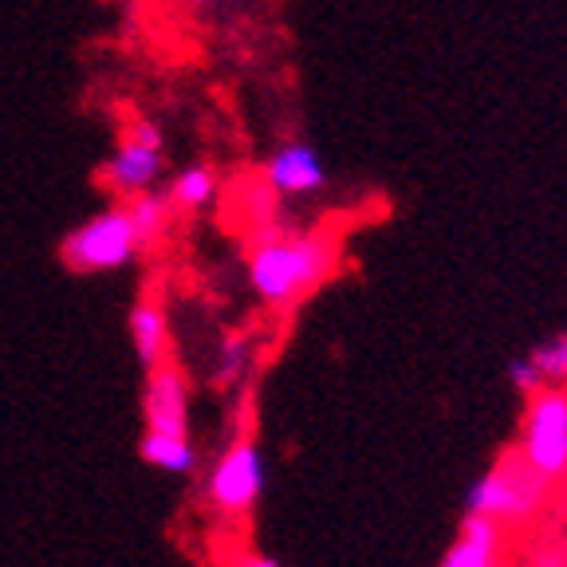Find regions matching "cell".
<instances>
[{"mask_svg": "<svg viewBox=\"0 0 567 567\" xmlns=\"http://www.w3.org/2000/svg\"><path fill=\"white\" fill-rule=\"evenodd\" d=\"M508 382H513L524 399H528V394H536V390L544 386V374H540V367H536V359H532V354H520V359H513V363H508Z\"/></svg>", "mask_w": 567, "mask_h": 567, "instance_id": "obj_17", "label": "cell"}, {"mask_svg": "<svg viewBox=\"0 0 567 567\" xmlns=\"http://www.w3.org/2000/svg\"><path fill=\"white\" fill-rule=\"evenodd\" d=\"M134 252H138V237L126 217V205L95 213L60 240V260L71 272H115L131 265Z\"/></svg>", "mask_w": 567, "mask_h": 567, "instance_id": "obj_3", "label": "cell"}, {"mask_svg": "<svg viewBox=\"0 0 567 567\" xmlns=\"http://www.w3.org/2000/svg\"><path fill=\"white\" fill-rule=\"evenodd\" d=\"M536 367L544 374V386H567V336L544 339L536 351H532Z\"/></svg>", "mask_w": 567, "mask_h": 567, "instance_id": "obj_15", "label": "cell"}, {"mask_svg": "<svg viewBox=\"0 0 567 567\" xmlns=\"http://www.w3.org/2000/svg\"><path fill=\"white\" fill-rule=\"evenodd\" d=\"M323 182H328V166L308 142H284L265 162V186L276 197L316 194V189H323Z\"/></svg>", "mask_w": 567, "mask_h": 567, "instance_id": "obj_8", "label": "cell"}, {"mask_svg": "<svg viewBox=\"0 0 567 567\" xmlns=\"http://www.w3.org/2000/svg\"><path fill=\"white\" fill-rule=\"evenodd\" d=\"M142 417H146V430L189 437V386H186L182 367L169 363V359L146 371Z\"/></svg>", "mask_w": 567, "mask_h": 567, "instance_id": "obj_7", "label": "cell"}, {"mask_svg": "<svg viewBox=\"0 0 567 567\" xmlns=\"http://www.w3.org/2000/svg\"><path fill=\"white\" fill-rule=\"evenodd\" d=\"M501 548H505V544L481 540V536H470V532H457V540L450 544V551H445L437 567H488L501 559Z\"/></svg>", "mask_w": 567, "mask_h": 567, "instance_id": "obj_14", "label": "cell"}, {"mask_svg": "<svg viewBox=\"0 0 567 567\" xmlns=\"http://www.w3.org/2000/svg\"><path fill=\"white\" fill-rule=\"evenodd\" d=\"M182 4H189V9H194V4H197V0H182Z\"/></svg>", "mask_w": 567, "mask_h": 567, "instance_id": "obj_19", "label": "cell"}, {"mask_svg": "<svg viewBox=\"0 0 567 567\" xmlns=\"http://www.w3.org/2000/svg\"><path fill=\"white\" fill-rule=\"evenodd\" d=\"M138 453L146 465L162 473H177V477H186V473L197 470V450L189 445V437L182 434H158V430H146L138 442Z\"/></svg>", "mask_w": 567, "mask_h": 567, "instance_id": "obj_10", "label": "cell"}, {"mask_svg": "<svg viewBox=\"0 0 567 567\" xmlns=\"http://www.w3.org/2000/svg\"><path fill=\"white\" fill-rule=\"evenodd\" d=\"M339 265V245L331 233H260L248 257V284L268 308H288L328 284Z\"/></svg>", "mask_w": 567, "mask_h": 567, "instance_id": "obj_1", "label": "cell"}, {"mask_svg": "<svg viewBox=\"0 0 567 567\" xmlns=\"http://www.w3.org/2000/svg\"><path fill=\"white\" fill-rule=\"evenodd\" d=\"M131 343L134 354H138V363L151 371V367L166 363L169 354V316H166V303L162 296L154 292H142L138 303L131 308Z\"/></svg>", "mask_w": 567, "mask_h": 567, "instance_id": "obj_9", "label": "cell"}, {"mask_svg": "<svg viewBox=\"0 0 567 567\" xmlns=\"http://www.w3.org/2000/svg\"><path fill=\"white\" fill-rule=\"evenodd\" d=\"M166 169V154H162V131L151 118H134L126 126V134L118 138V146L111 151V158L99 169V182H103L111 194L134 197L154 189V182Z\"/></svg>", "mask_w": 567, "mask_h": 567, "instance_id": "obj_5", "label": "cell"}, {"mask_svg": "<svg viewBox=\"0 0 567 567\" xmlns=\"http://www.w3.org/2000/svg\"><path fill=\"white\" fill-rule=\"evenodd\" d=\"M551 496V481L544 477L520 450H505L473 481L465 496V513L496 516L505 528H524L544 513Z\"/></svg>", "mask_w": 567, "mask_h": 567, "instance_id": "obj_2", "label": "cell"}, {"mask_svg": "<svg viewBox=\"0 0 567 567\" xmlns=\"http://www.w3.org/2000/svg\"><path fill=\"white\" fill-rule=\"evenodd\" d=\"M248 359H252V347H248V339L240 336V331H233V336L221 339V347H217V359H213V386H237L240 379H245L248 371Z\"/></svg>", "mask_w": 567, "mask_h": 567, "instance_id": "obj_13", "label": "cell"}, {"mask_svg": "<svg viewBox=\"0 0 567 567\" xmlns=\"http://www.w3.org/2000/svg\"><path fill=\"white\" fill-rule=\"evenodd\" d=\"M169 213H174L169 197L166 194H154V189H146V194H134L131 202H126V217H131V225H134L138 248L158 245L162 233L169 229Z\"/></svg>", "mask_w": 567, "mask_h": 567, "instance_id": "obj_11", "label": "cell"}, {"mask_svg": "<svg viewBox=\"0 0 567 567\" xmlns=\"http://www.w3.org/2000/svg\"><path fill=\"white\" fill-rule=\"evenodd\" d=\"M169 205L177 213H202L217 202V174L209 166H186L182 174L169 182L166 189Z\"/></svg>", "mask_w": 567, "mask_h": 567, "instance_id": "obj_12", "label": "cell"}, {"mask_svg": "<svg viewBox=\"0 0 567 567\" xmlns=\"http://www.w3.org/2000/svg\"><path fill=\"white\" fill-rule=\"evenodd\" d=\"M233 567H280L272 556H260V551H245V556L233 559Z\"/></svg>", "mask_w": 567, "mask_h": 567, "instance_id": "obj_18", "label": "cell"}, {"mask_svg": "<svg viewBox=\"0 0 567 567\" xmlns=\"http://www.w3.org/2000/svg\"><path fill=\"white\" fill-rule=\"evenodd\" d=\"M524 567H567V536H544L528 548Z\"/></svg>", "mask_w": 567, "mask_h": 567, "instance_id": "obj_16", "label": "cell"}, {"mask_svg": "<svg viewBox=\"0 0 567 567\" xmlns=\"http://www.w3.org/2000/svg\"><path fill=\"white\" fill-rule=\"evenodd\" d=\"M209 505L221 516H248L265 493V457L248 434H237L205 481Z\"/></svg>", "mask_w": 567, "mask_h": 567, "instance_id": "obj_6", "label": "cell"}, {"mask_svg": "<svg viewBox=\"0 0 567 567\" xmlns=\"http://www.w3.org/2000/svg\"><path fill=\"white\" fill-rule=\"evenodd\" d=\"M516 450L556 485L567 477V390L540 386L528 394L520 425V445Z\"/></svg>", "mask_w": 567, "mask_h": 567, "instance_id": "obj_4", "label": "cell"}, {"mask_svg": "<svg viewBox=\"0 0 567 567\" xmlns=\"http://www.w3.org/2000/svg\"><path fill=\"white\" fill-rule=\"evenodd\" d=\"M488 567H505V564H501V559H496V564H488Z\"/></svg>", "mask_w": 567, "mask_h": 567, "instance_id": "obj_20", "label": "cell"}]
</instances>
